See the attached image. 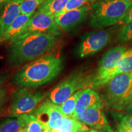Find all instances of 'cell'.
Here are the masks:
<instances>
[{
    "mask_svg": "<svg viewBox=\"0 0 132 132\" xmlns=\"http://www.w3.org/2000/svg\"><path fill=\"white\" fill-rule=\"evenodd\" d=\"M64 67V58L60 53L45 54L24 65L12 76L11 82L19 89H35L52 81Z\"/></svg>",
    "mask_w": 132,
    "mask_h": 132,
    "instance_id": "1",
    "label": "cell"
},
{
    "mask_svg": "<svg viewBox=\"0 0 132 132\" xmlns=\"http://www.w3.org/2000/svg\"><path fill=\"white\" fill-rule=\"evenodd\" d=\"M7 53V63L17 67L45 55L57 44L56 36L35 33L9 43Z\"/></svg>",
    "mask_w": 132,
    "mask_h": 132,
    "instance_id": "2",
    "label": "cell"
},
{
    "mask_svg": "<svg viewBox=\"0 0 132 132\" xmlns=\"http://www.w3.org/2000/svg\"><path fill=\"white\" fill-rule=\"evenodd\" d=\"M132 7V0H98L91 6L89 25L103 28L120 21Z\"/></svg>",
    "mask_w": 132,
    "mask_h": 132,
    "instance_id": "3",
    "label": "cell"
},
{
    "mask_svg": "<svg viewBox=\"0 0 132 132\" xmlns=\"http://www.w3.org/2000/svg\"><path fill=\"white\" fill-rule=\"evenodd\" d=\"M47 93L42 90L33 88L19 89L13 93L7 108L2 111L4 117H17L23 114H29L34 112Z\"/></svg>",
    "mask_w": 132,
    "mask_h": 132,
    "instance_id": "4",
    "label": "cell"
},
{
    "mask_svg": "<svg viewBox=\"0 0 132 132\" xmlns=\"http://www.w3.org/2000/svg\"><path fill=\"white\" fill-rule=\"evenodd\" d=\"M106 103L120 111L128 106L132 100V73H120L106 83Z\"/></svg>",
    "mask_w": 132,
    "mask_h": 132,
    "instance_id": "5",
    "label": "cell"
},
{
    "mask_svg": "<svg viewBox=\"0 0 132 132\" xmlns=\"http://www.w3.org/2000/svg\"><path fill=\"white\" fill-rule=\"evenodd\" d=\"M92 80L82 71L75 70L53 87L47 94V99L61 105L79 89L91 83Z\"/></svg>",
    "mask_w": 132,
    "mask_h": 132,
    "instance_id": "6",
    "label": "cell"
},
{
    "mask_svg": "<svg viewBox=\"0 0 132 132\" xmlns=\"http://www.w3.org/2000/svg\"><path fill=\"white\" fill-rule=\"evenodd\" d=\"M35 33L47 34L58 37L62 35V32L61 28L54 20V16L37 11L31 16L20 34L10 42L20 40Z\"/></svg>",
    "mask_w": 132,
    "mask_h": 132,
    "instance_id": "7",
    "label": "cell"
},
{
    "mask_svg": "<svg viewBox=\"0 0 132 132\" xmlns=\"http://www.w3.org/2000/svg\"><path fill=\"white\" fill-rule=\"evenodd\" d=\"M111 38V31L107 29L87 32L81 38L77 54L81 58L93 55L108 45Z\"/></svg>",
    "mask_w": 132,
    "mask_h": 132,
    "instance_id": "8",
    "label": "cell"
},
{
    "mask_svg": "<svg viewBox=\"0 0 132 132\" xmlns=\"http://www.w3.org/2000/svg\"><path fill=\"white\" fill-rule=\"evenodd\" d=\"M33 115L42 125L44 132H51L56 123L64 116L59 105L52 103L46 99L38 106Z\"/></svg>",
    "mask_w": 132,
    "mask_h": 132,
    "instance_id": "9",
    "label": "cell"
},
{
    "mask_svg": "<svg viewBox=\"0 0 132 132\" xmlns=\"http://www.w3.org/2000/svg\"><path fill=\"white\" fill-rule=\"evenodd\" d=\"M120 73H132V48L126 50L114 67L108 72L94 77L91 81L93 87L106 85L112 78Z\"/></svg>",
    "mask_w": 132,
    "mask_h": 132,
    "instance_id": "10",
    "label": "cell"
},
{
    "mask_svg": "<svg viewBox=\"0 0 132 132\" xmlns=\"http://www.w3.org/2000/svg\"><path fill=\"white\" fill-rule=\"evenodd\" d=\"M91 10L88 4L78 9L67 11L54 16L57 25L66 32H70L83 22Z\"/></svg>",
    "mask_w": 132,
    "mask_h": 132,
    "instance_id": "11",
    "label": "cell"
},
{
    "mask_svg": "<svg viewBox=\"0 0 132 132\" xmlns=\"http://www.w3.org/2000/svg\"><path fill=\"white\" fill-rule=\"evenodd\" d=\"M24 0H9L0 7V37L15 19L21 14V3Z\"/></svg>",
    "mask_w": 132,
    "mask_h": 132,
    "instance_id": "12",
    "label": "cell"
},
{
    "mask_svg": "<svg viewBox=\"0 0 132 132\" xmlns=\"http://www.w3.org/2000/svg\"><path fill=\"white\" fill-rule=\"evenodd\" d=\"M85 124L97 128H106L108 122L105 114L102 110V106L90 107L84 110L75 116Z\"/></svg>",
    "mask_w": 132,
    "mask_h": 132,
    "instance_id": "13",
    "label": "cell"
},
{
    "mask_svg": "<svg viewBox=\"0 0 132 132\" xmlns=\"http://www.w3.org/2000/svg\"><path fill=\"white\" fill-rule=\"evenodd\" d=\"M126 50L125 47L123 46H116L107 51L99 62L98 69L94 77L101 75L113 69Z\"/></svg>",
    "mask_w": 132,
    "mask_h": 132,
    "instance_id": "14",
    "label": "cell"
},
{
    "mask_svg": "<svg viewBox=\"0 0 132 132\" xmlns=\"http://www.w3.org/2000/svg\"><path fill=\"white\" fill-rule=\"evenodd\" d=\"M102 106V100L96 92L90 89L81 90L76 103L73 116L75 117L79 113L90 107Z\"/></svg>",
    "mask_w": 132,
    "mask_h": 132,
    "instance_id": "15",
    "label": "cell"
},
{
    "mask_svg": "<svg viewBox=\"0 0 132 132\" xmlns=\"http://www.w3.org/2000/svg\"><path fill=\"white\" fill-rule=\"evenodd\" d=\"M35 12L29 14H20L0 37V43L7 40L11 41L17 37Z\"/></svg>",
    "mask_w": 132,
    "mask_h": 132,
    "instance_id": "16",
    "label": "cell"
},
{
    "mask_svg": "<svg viewBox=\"0 0 132 132\" xmlns=\"http://www.w3.org/2000/svg\"><path fill=\"white\" fill-rule=\"evenodd\" d=\"M29 114L17 117H4L0 120V132H17L25 127Z\"/></svg>",
    "mask_w": 132,
    "mask_h": 132,
    "instance_id": "17",
    "label": "cell"
},
{
    "mask_svg": "<svg viewBox=\"0 0 132 132\" xmlns=\"http://www.w3.org/2000/svg\"><path fill=\"white\" fill-rule=\"evenodd\" d=\"M87 127L86 124L77 119L73 116H64L56 123L51 132H56L62 130H80Z\"/></svg>",
    "mask_w": 132,
    "mask_h": 132,
    "instance_id": "18",
    "label": "cell"
},
{
    "mask_svg": "<svg viewBox=\"0 0 132 132\" xmlns=\"http://www.w3.org/2000/svg\"><path fill=\"white\" fill-rule=\"evenodd\" d=\"M69 0H45L40 7L38 11L40 12L55 16L59 14Z\"/></svg>",
    "mask_w": 132,
    "mask_h": 132,
    "instance_id": "19",
    "label": "cell"
},
{
    "mask_svg": "<svg viewBox=\"0 0 132 132\" xmlns=\"http://www.w3.org/2000/svg\"><path fill=\"white\" fill-rule=\"evenodd\" d=\"M81 90L76 92L72 96L66 100L63 103L59 105L61 110L64 116H73L75 111L76 103H77V99L80 95Z\"/></svg>",
    "mask_w": 132,
    "mask_h": 132,
    "instance_id": "20",
    "label": "cell"
},
{
    "mask_svg": "<svg viewBox=\"0 0 132 132\" xmlns=\"http://www.w3.org/2000/svg\"><path fill=\"white\" fill-rule=\"evenodd\" d=\"M45 0H24L21 3L20 12L21 14H29L36 12L37 7Z\"/></svg>",
    "mask_w": 132,
    "mask_h": 132,
    "instance_id": "21",
    "label": "cell"
},
{
    "mask_svg": "<svg viewBox=\"0 0 132 132\" xmlns=\"http://www.w3.org/2000/svg\"><path fill=\"white\" fill-rule=\"evenodd\" d=\"M24 130L25 132H44V127L41 123L34 115L30 114L28 116Z\"/></svg>",
    "mask_w": 132,
    "mask_h": 132,
    "instance_id": "22",
    "label": "cell"
},
{
    "mask_svg": "<svg viewBox=\"0 0 132 132\" xmlns=\"http://www.w3.org/2000/svg\"><path fill=\"white\" fill-rule=\"evenodd\" d=\"M117 39L122 42L132 41V22L122 26L118 32Z\"/></svg>",
    "mask_w": 132,
    "mask_h": 132,
    "instance_id": "23",
    "label": "cell"
},
{
    "mask_svg": "<svg viewBox=\"0 0 132 132\" xmlns=\"http://www.w3.org/2000/svg\"><path fill=\"white\" fill-rule=\"evenodd\" d=\"M117 132H132V113L125 115L121 119Z\"/></svg>",
    "mask_w": 132,
    "mask_h": 132,
    "instance_id": "24",
    "label": "cell"
},
{
    "mask_svg": "<svg viewBox=\"0 0 132 132\" xmlns=\"http://www.w3.org/2000/svg\"><path fill=\"white\" fill-rule=\"evenodd\" d=\"M90 3H92L90 0H69L64 7V9L58 14H61L62 13L67 12V11L78 9L85 5L88 4Z\"/></svg>",
    "mask_w": 132,
    "mask_h": 132,
    "instance_id": "25",
    "label": "cell"
},
{
    "mask_svg": "<svg viewBox=\"0 0 132 132\" xmlns=\"http://www.w3.org/2000/svg\"><path fill=\"white\" fill-rule=\"evenodd\" d=\"M132 22V7L127 12V14L125 15V16L123 18L119 23L120 24H125L130 23Z\"/></svg>",
    "mask_w": 132,
    "mask_h": 132,
    "instance_id": "26",
    "label": "cell"
},
{
    "mask_svg": "<svg viewBox=\"0 0 132 132\" xmlns=\"http://www.w3.org/2000/svg\"><path fill=\"white\" fill-rule=\"evenodd\" d=\"M9 76V74L7 72H0V87L2 86L4 82L6 81Z\"/></svg>",
    "mask_w": 132,
    "mask_h": 132,
    "instance_id": "27",
    "label": "cell"
},
{
    "mask_svg": "<svg viewBox=\"0 0 132 132\" xmlns=\"http://www.w3.org/2000/svg\"><path fill=\"white\" fill-rule=\"evenodd\" d=\"M6 95H7V90L6 89L3 88L2 86L0 87V102L6 98Z\"/></svg>",
    "mask_w": 132,
    "mask_h": 132,
    "instance_id": "28",
    "label": "cell"
},
{
    "mask_svg": "<svg viewBox=\"0 0 132 132\" xmlns=\"http://www.w3.org/2000/svg\"><path fill=\"white\" fill-rule=\"evenodd\" d=\"M89 129L87 127L82 128L80 130H62V131H58L56 132H87Z\"/></svg>",
    "mask_w": 132,
    "mask_h": 132,
    "instance_id": "29",
    "label": "cell"
},
{
    "mask_svg": "<svg viewBox=\"0 0 132 132\" xmlns=\"http://www.w3.org/2000/svg\"><path fill=\"white\" fill-rule=\"evenodd\" d=\"M6 101V98H5L4 100H2V101L0 102V114H1V112H2L3 110V106H4L5 102Z\"/></svg>",
    "mask_w": 132,
    "mask_h": 132,
    "instance_id": "30",
    "label": "cell"
},
{
    "mask_svg": "<svg viewBox=\"0 0 132 132\" xmlns=\"http://www.w3.org/2000/svg\"><path fill=\"white\" fill-rule=\"evenodd\" d=\"M127 110L128 111H130V112H132V100H131V102H130V105H128V109Z\"/></svg>",
    "mask_w": 132,
    "mask_h": 132,
    "instance_id": "31",
    "label": "cell"
},
{
    "mask_svg": "<svg viewBox=\"0 0 132 132\" xmlns=\"http://www.w3.org/2000/svg\"><path fill=\"white\" fill-rule=\"evenodd\" d=\"M87 132H100V131H99L98 130H97V129H95V128H92V129L89 130Z\"/></svg>",
    "mask_w": 132,
    "mask_h": 132,
    "instance_id": "32",
    "label": "cell"
},
{
    "mask_svg": "<svg viewBox=\"0 0 132 132\" xmlns=\"http://www.w3.org/2000/svg\"><path fill=\"white\" fill-rule=\"evenodd\" d=\"M7 1H9V0H0V6H1V5H3V4H4V3L7 2Z\"/></svg>",
    "mask_w": 132,
    "mask_h": 132,
    "instance_id": "33",
    "label": "cell"
},
{
    "mask_svg": "<svg viewBox=\"0 0 132 132\" xmlns=\"http://www.w3.org/2000/svg\"><path fill=\"white\" fill-rule=\"evenodd\" d=\"M17 132H25V130H24V128H23L20 130H19Z\"/></svg>",
    "mask_w": 132,
    "mask_h": 132,
    "instance_id": "34",
    "label": "cell"
},
{
    "mask_svg": "<svg viewBox=\"0 0 132 132\" xmlns=\"http://www.w3.org/2000/svg\"><path fill=\"white\" fill-rule=\"evenodd\" d=\"M90 1H92V2H94V1H95V0H90Z\"/></svg>",
    "mask_w": 132,
    "mask_h": 132,
    "instance_id": "35",
    "label": "cell"
}]
</instances>
